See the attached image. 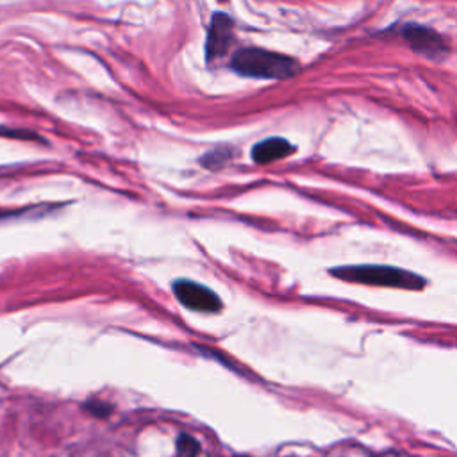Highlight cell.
Returning <instances> with one entry per match:
<instances>
[{
  "instance_id": "1",
  "label": "cell",
  "mask_w": 457,
  "mask_h": 457,
  "mask_svg": "<svg viewBox=\"0 0 457 457\" xmlns=\"http://www.w3.org/2000/svg\"><path fill=\"white\" fill-rule=\"evenodd\" d=\"M230 68L245 77L284 80L296 75L300 70V64L289 55L250 46V48H239L232 55Z\"/></svg>"
},
{
  "instance_id": "2",
  "label": "cell",
  "mask_w": 457,
  "mask_h": 457,
  "mask_svg": "<svg viewBox=\"0 0 457 457\" xmlns=\"http://www.w3.org/2000/svg\"><path fill=\"white\" fill-rule=\"evenodd\" d=\"M330 273L341 280L359 282L368 286H386L400 289H423L425 278L409 270L384 264H355L332 268Z\"/></svg>"
},
{
  "instance_id": "3",
  "label": "cell",
  "mask_w": 457,
  "mask_h": 457,
  "mask_svg": "<svg viewBox=\"0 0 457 457\" xmlns=\"http://www.w3.org/2000/svg\"><path fill=\"white\" fill-rule=\"evenodd\" d=\"M173 295L184 307L193 311L218 312L221 309V300L212 289L187 278H179L173 282Z\"/></svg>"
},
{
  "instance_id": "4",
  "label": "cell",
  "mask_w": 457,
  "mask_h": 457,
  "mask_svg": "<svg viewBox=\"0 0 457 457\" xmlns=\"http://www.w3.org/2000/svg\"><path fill=\"white\" fill-rule=\"evenodd\" d=\"M402 36L414 52L423 54L432 59L445 55L448 50L441 34H437L432 29L421 27V25H412V23L405 25L402 30Z\"/></svg>"
},
{
  "instance_id": "5",
  "label": "cell",
  "mask_w": 457,
  "mask_h": 457,
  "mask_svg": "<svg viewBox=\"0 0 457 457\" xmlns=\"http://www.w3.org/2000/svg\"><path fill=\"white\" fill-rule=\"evenodd\" d=\"M234 21L228 14L225 12H214L212 20H211V27H209V34H207V41H205V55L207 61H214L221 55H225V52L230 46V41L234 37Z\"/></svg>"
},
{
  "instance_id": "6",
  "label": "cell",
  "mask_w": 457,
  "mask_h": 457,
  "mask_svg": "<svg viewBox=\"0 0 457 457\" xmlns=\"http://www.w3.org/2000/svg\"><path fill=\"white\" fill-rule=\"evenodd\" d=\"M295 152V146L284 137H268L259 141L252 148V159L259 164H268L278 159H284Z\"/></svg>"
},
{
  "instance_id": "7",
  "label": "cell",
  "mask_w": 457,
  "mask_h": 457,
  "mask_svg": "<svg viewBox=\"0 0 457 457\" xmlns=\"http://www.w3.org/2000/svg\"><path fill=\"white\" fill-rule=\"evenodd\" d=\"M200 445L189 434H180L177 437V457H198Z\"/></svg>"
},
{
  "instance_id": "8",
  "label": "cell",
  "mask_w": 457,
  "mask_h": 457,
  "mask_svg": "<svg viewBox=\"0 0 457 457\" xmlns=\"http://www.w3.org/2000/svg\"><path fill=\"white\" fill-rule=\"evenodd\" d=\"M84 409L89 411L91 414L98 416V418H105V416H109L111 411H112V407H111L109 403L100 402V400H89V402H86V403H84Z\"/></svg>"
}]
</instances>
